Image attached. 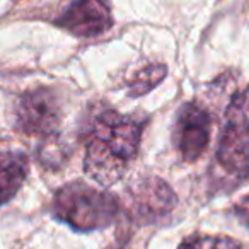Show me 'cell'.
I'll return each mask as SVG.
<instances>
[{"instance_id": "cell-1", "label": "cell", "mask_w": 249, "mask_h": 249, "mask_svg": "<svg viewBox=\"0 0 249 249\" xmlns=\"http://www.w3.org/2000/svg\"><path fill=\"white\" fill-rule=\"evenodd\" d=\"M145 123L116 111H104L94 120L86 143L84 171L107 188L126 174L142 143Z\"/></svg>"}, {"instance_id": "cell-8", "label": "cell", "mask_w": 249, "mask_h": 249, "mask_svg": "<svg viewBox=\"0 0 249 249\" xmlns=\"http://www.w3.org/2000/svg\"><path fill=\"white\" fill-rule=\"evenodd\" d=\"M29 173L28 157L19 150L0 152V207L11 201Z\"/></svg>"}, {"instance_id": "cell-9", "label": "cell", "mask_w": 249, "mask_h": 249, "mask_svg": "<svg viewBox=\"0 0 249 249\" xmlns=\"http://www.w3.org/2000/svg\"><path fill=\"white\" fill-rule=\"evenodd\" d=\"M167 75L166 65L160 63H152V65L143 67L142 70L133 75V79L128 82V96L132 99L140 96H145L147 92H150L152 89H156Z\"/></svg>"}, {"instance_id": "cell-4", "label": "cell", "mask_w": 249, "mask_h": 249, "mask_svg": "<svg viewBox=\"0 0 249 249\" xmlns=\"http://www.w3.org/2000/svg\"><path fill=\"white\" fill-rule=\"evenodd\" d=\"M62 121V106L48 87H38L19 97L14 111V124L21 133L31 137H52Z\"/></svg>"}, {"instance_id": "cell-7", "label": "cell", "mask_w": 249, "mask_h": 249, "mask_svg": "<svg viewBox=\"0 0 249 249\" xmlns=\"http://www.w3.org/2000/svg\"><path fill=\"white\" fill-rule=\"evenodd\" d=\"M77 38H96L111 29L113 16L107 0H73L55 21Z\"/></svg>"}, {"instance_id": "cell-6", "label": "cell", "mask_w": 249, "mask_h": 249, "mask_svg": "<svg viewBox=\"0 0 249 249\" xmlns=\"http://www.w3.org/2000/svg\"><path fill=\"white\" fill-rule=\"evenodd\" d=\"M128 212L137 222L150 224L164 218L178 205V196L173 188L160 178H140L130 186Z\"/></svg>"}, {"instance_id": "cell-11", "label": "cell", "mask_w": 249, "mask_h": 249, "mask_svg": "<svg viewBox=\"0 0 249 249\" xmlns=\"http://www.w3.org/2000/svg\"><path fill=\"white\" fill-rule=\"evenodd\" d=\"M234 208H235V213H237L239 217L249 222V195L244 198H241V200L235 203Z\"/></svg>"}, {"instance_id": "cell-3", "label": "cell", "mask_w": 249, "mask_h": 249, "mask_svg": "<svg viewBox=\"0 0 249 249\" xmlns=\"http://www.w3.org/2000/svg\"><path fill=\"white\" fill-rule=\"evenodd\" d=\"M215 159L232 179L249 178V86L237 90L225 107V124Z\"/></svg>"}, {"instance_id": "cell-2", "label": "cell", "mask_w": 249, "mask_h": 249, "mask_svg": "<svg viewBox=\"0 0 249 249\" xmlns=\"http://www.w3.org/2000/svg\"><path fill=\"white\" fill-rule=\"evenodd\" d=\"M120 200L109 191L82 181L62 186L52 200V215L77 232H92L111 225L120 213Z\"/></svg>"}, {"instance_id": "cell-5", "label": "cell", "mask_w": 249, "mask_h": 249, "mask_svg": "<svg viewBox=\"0 0 249 249\" xmlns=\"http://www.w3.org/2000/svg\"><path fill=\"white\" fill-rule=\"evenodd\" d=\"M212 120L208 111L198 103H186L179 107L174 120L173 145L184 162H195L210 143Z\"/></svg>"}, {"instance_id": "cell-10", "label": "cell", "mask_w": 249, "mask_h": 249, "mask_svg": "<svg viewBox=\"0 0 249 249\" xmlns=\"http://www.w3.org/2000/svg\"><path fill=\"white\" fill-rule=\"evenodd\" d=\"M208 249H246L244 246L239 241L232 237H225V235H218V237H213L212 235V242Z\"/></svg>"}]
</instances>
